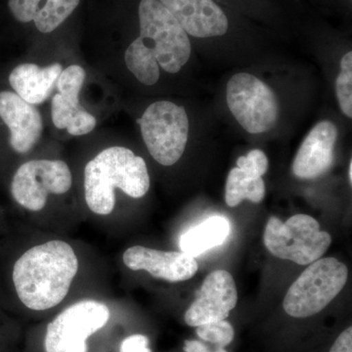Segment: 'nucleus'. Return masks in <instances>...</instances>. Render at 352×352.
Wrapping results in <instances>:
<instances>
[{"label":"nucleus","mask_w":352,"mask_h":352,"mask_svg":"<svg viewBox=\"0 0 352 352\" xmlns=\"http://www.w3.org/2000/svg\"><path fill=\"white\" fill-rule=\"evenodd\" d=\"M268 159L261 150H252L247 156L237 160V168L252 177H263L268 170Z\"/></svg>","instance_id":"obj_22"},{"label":"nucleus","mask_w":352,"mask_h":352,"mask_svg":"<svg viewBox=\"0 0 352 352\" xmlns=\"http://www.w3.org/2000/svg\"><path fill=\"white\" fill-rule=\"evenodd\" d=\"M215 352H227L226 349H223V347H219V349H217V351Z\"/></svg>","instance_id":"obj_27"},{"label":"nucleus","mask_w":352,"mask_h":352,"mask_svg":"<svg viewBox=\"0 0 352 352\" xmlns=\"http://www.w3.org/2000/svg\"><path fill=\"white\" fill-rule=\"evenodd\" d=\"M196 333L200 339L217 344L219 347L230 344L235 335L233 326L224 320L198 326Z\"/></svg>","instance_id":"obj_21"},{"label":"nucleus","mask_w":352,"mask_h":352,"mask_svg":"<svg viewBox=\"0 0 352 352\" xmlns=\"http://www.w3.org/2000/svg\"><path fill=\"white\" fill-rule=\"evenodd\" d=\"M0 118L10 131L9 142L14 151L25 154L38 142L43 129L41 113L17 94L0 92Z\"/></svg>","instance_id":"obj_14"},{"label":"nucleus","mask_w":352,"mask_h":352,"mask_svg":"<svg viewBox=\"0 0 352 352\" xmlns=\"http://www.w3.org/2000/svg\"><path fill=\"white\" fill-rule=\"evenodd\" d=\"M78 267L75 250L65 241L34 245L14 264L13 283L18 298L34 311L57 307L68 296Z\"/></svg>","instance_id":"obj_2"},{"label":"nucleus","mask_w":352,"mask_h":352,"mask_svg":"<svg viewBox=\"0 0 352 352\" xmlns=\"http://www.w3.org/2000/svg\"><path fill=\"white\" fill-rule=\"evenodd\" d=\"M120 352H152L149 349V340L144 335L136 333L122 340Z\"/></svg>","instance_id":"obj_23"},{"label":"nucleus","mask_w":352,"mask_h":352,"mask_svg":"<svg viewBox=\"0 0 352 352\" xmlns=\"http://www.w3.org/2000/svg\"><path fill=\"white\" fill-rule=\"evenodd\" d=\"M349 183H352V162L351 161V163H349Z\"/></svg>","instance_id":"obj_26"},{"label":"nucleus","mask_w":352,"mask_h":352,"mask_svg":"<svg viewBox=\"0 0 352 352\" xmlns=\"http://www.w3.org/2000/svg\"><path fill=\"white\" fill-rule=\"evenodd\" d=\"M238 293L232 275L226 270H215L204 280L195 302L185 314L187 325L226 320L237 305Z\"/></svg>","instance_id":"obj_11"},{"label":"nucleus","mask_w":352,"mask_h":352,"mask_svg":"<svg viewBox=\"0 0 352 352\" xmlns=\"http://www.w3.org/2000/svg\"><path fill=\"white\" fill-rule=\"evenodd\" d=\"M138 122L146 147L155 161L166 166L179 161L189 134V120L184 108L170 101L155 102Z\"/></svg>","instance_id":"obj_6"},{"label":"nucleus","mask_w":352,"mask_h":352,"mask_svg":"<svg viewBox=\"0 0 352 352\" xmlns=\"http://www.w3.org/2000/svg\"><path fill=\"white\" fill-rule=\"evenodd\" d=\"M330 352H352V328L344 331L331 347Z\"/></svg>","instance_id":"obj_24"},{"label":"nucleus","mask_w":352,"mask_h":352,"mask_svg":"<svg viewBox=\"0 0 352 352\" xmlns=\"http://www.w3.org/2000/svg\"><path fill=\"white\" fill-rule=\"evenodd\" d=\"M347 277L346 264L337 258L317 259L289 287L283 302L285 311L295 318L319 314L342 292Z\"/></svg>","instance_id":"obj_4"},{"label":"nucleus","mask_w":352,"mask_h":352,"mask_svg":"<svg viewBox=\"0 0 352 352\" xmlns=\"http://www.w3.org/2000/svg\"><path fill=\"white\" fill-rule=\"evenodd\" d=\"M85 80V71L78 65L63 69L56 82L58 94L51 103L54 126L66 129L74 136L85 135L96 126V119L80 105L78 99Z\"/></svg>","instance_id":"obj_10"},{"label":"nucleus","mask_w":352,"mask_h":352,"mask_svg":"<svg viewBox=\"0 0 352 352\" xmlns=\"http://www.w3.org/2000/svg\"><path fill=\"white\" fill-rule=\"evenodd\" d=\"M131 198L144 197L150 188V176L143 157L124 147H110L88 162L85 168V194L94 214H112L115 189Z\"/></svg>","instance_id":"obj_3"},{"label":"nucleus","mask_w":352,"mask_h":352,"mask_svg":"<svg viewBox=\"0 0 352 352\" xmlns=\"http://www.w3.org/2000/svg\"><path fill=\"white\" fill-rule=\"evenodd\" d=\"M338 129L329 120L319 122L307 134L294 160L293 170L296 177L314 179L327 173L333 162V149Z\"/></svg>","instance_id":"obj_15"},{"label":"nucleus","mask_w":352,"mask_h":352,"mask_svg":"<svg viewBox=\"0 0 352 352\" xmlns=\"http://www.w3.org/2000/svg\"><path fill=\"white\" fill-rule=\"evenodd\" d=\"M265 195V184L263 177H252L239 168H233L227 177L226 201L229 207L239 206L247 200L258 204Z\"/></svg>","instance_id":"obj_19"},{"label":"nucleus","mask_w":352,"mask_h":352,"mask_svg":"<svg viewBox=\"0 0 352 352\" xmlns=\"http://www.w3.org/2000/svg\"><path fill=\"white\" fill-rule=\"evenodd\" d=\"M138 12L140 36L127 48L124 60L139 82L153 85L159 80L160 67L170 74L182 69L191 55V43L159 0H141Z\"/></svg>","instance_id":"obj_1"},{"label":"nucleus","mask_w":352,"mask_h":352,"mask_svg":"<svg viewBox=\"0 0 352 352\" xmlns=\"http://www.w3.org/2000/svg\"><path fill=\"white\" fill-rule=\"evenodd\" d=\"M230 234V223L221 217H212L183 234L182 252L195 258L203 252L223 244Z\"/></svg>","instance_id":"obj_18"},{"label":"nucleus","mask_w":352,"mask_h":352,"mask_svg":"<svg viewBox=\"0 0 352 352\" xmlns=\"http://www.w3.org/2000/svg\"><path fill=\"white\" fill-rule=\"evenodd\" d=\"M338 100L340 110L349 117L352 118V52L346 53L340 61V72L338 76L337 83Z\"/></svg>","instance_id":"obj_20"},{"label":"nucleus","mask_w":352,"mask_h":352,"mask_svg":"<svg viewBox=\"0 0 352 352\" xmlns=\"http://www.w3.org/2000/svg\"><path fill=\"white\" fill-rule=\"evenodd\" d=\"M111 312L98 300H80L48 324L46 352H88L87 340L107 325Z\"/></svg>","instance_id":"obj_8"},{"label":"nucleus","mask_w":352,"mask_h":352,"mask_svg":"<svg viewBox=\"0 0 352 352\" xmlns=\"http://www.w3.org/2000/svg\"><path fill=\"white\" fill-rule=\"evenodd\" d=\"M227 105L245 131L263 133L276 126L279 104L276 94L251 74L240 73L229 80Z\"/></svg>","instance_id":"obj_7"},{"label":"nucleus","mask_w":352,"mask_h":352,"mask_svg":"<svg viewBox=\"0 0 352 352\" xmlns=\"http://www.w3.org/2000/svg\"><path fill=\"white\" fill-rule=\"evenodd\" d=\"M194 38L220 36L228 31L226 13L214 0H159Z\"/></svg>","instance_id":"obj_13"},{"label":"nucleus","mask_w":352,"mask_h":352,"mask_svg":"<svg viewBox=\"0 0 352 352\" xmlns=\"http://www.w3.org/2000/svg\"><path fill=\"white\" fill-rule=\"evenodd\" d=\"M71 170L63 161L34 160L20 166L13 176L11 192L15 201L32 212L45 207L48 195H61L72 187Z\"/></svg>","instance_id":"obj_9"},{"label":"nucleus","mask_w":352,"mask_h":352,"mask_svg":"<svg viewBox=\"0 0 352 352\" xmlns=\"http://www.w3.org/2000/svg\"><path fill=\"white\" fill-rule=\"evenodd\" d=\"M122 261L129 270H145L171 283L191 279L198 271L196 259L185 252L157 251L142 245L127 249Z\"/></svg>","instance_id":"obj_12"},{"label":"nucleus","mask_w":352,"mask_h":352,"mask_svg":"<svg viewBox=\"0 0 352 352\" xmlns=\"http://www.w3.org/2000/svg\"><path fill=\"white\" fill-rule=\"evenodd\" d=\"M263 241L268 251L276 258L309 265L327 252L332 237L320 230L318 221L314 217L296 214L285 223L277 217H270Z\"/></svg>","instance_id":"obj_5"},{"label":"nucleus","mask_w":352,"mask_h":352,"mask_svg":"<svg viewBox=\"0 0 352 352\" xmlns=\"http://www.w3.org/2000/svg\"><path fill=\"white\" fill-rule=\"evenodd\" d=\"M184 352H210L203 342L199 340H185Z\"/></svg>","instance_id":"obj_25"},{"label":"nucleus","mask_w":352,"mask_h":352,"mask_svg":"<svg viewBox=\"0 0 352 352\" xmlns=\"http://www.w3.org/2000/svg\"><path fill=\"white\" fill-rule=\"evenodd\" d=\"M63 71L61 64L54 63L46 67L36 64L19 65L11 72L9 82L15 94L32 105L44 103L54 88L60 74Z\"/></svg>","instance_id":"obj_16"},{"label":"nucleus","mask_w":352,"mask_h":352,"mask_svg":"<svg viewBox=\"0 0 352 352\" xmlns=\"http://www.w3.org/2000/svg\"><path fill=\"white\" fill-rule=\"evenodd\" d=\"M80 0H9L8 6L16 20L34 21L36 29L50 34L75 11Z\"/></svg>","instance_id":"obj_17"}]
</instances>
